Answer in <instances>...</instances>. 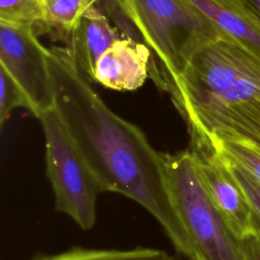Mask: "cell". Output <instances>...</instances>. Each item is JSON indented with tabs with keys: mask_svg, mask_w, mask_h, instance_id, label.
Here are the masks:
<instances>
[{
	"mask_svg": "<svg viewBox=\"0 0 260 260\" xmlns=\"http://www.w3.org/2000/svg\"><path fill=\"white\" fill-rule=\"evenodd\" d=\"M220 156L224 160L230 173L232 174L234 179L237 181V183L243 190L249 202V205L252 209V212L255 218L256 230L260 231V183H258L255 179H253L247 172H245L238 165L226 159L221 154Z\"/></svg>",
	"mask_w": 260,
	"mask_h": 260,
	"instance_id": "cell-17",
	"label": "cell"
},
{
	"mask_svg": "<svg viewBox=\"0 0 260 260\" xmlns=\"http://www.w3.org/2000/svg\"><path fill=\"white\" fill-rule=\"evenodd\" d=\"M120 36L96 5L88 8L72 31L67 47L80 71L93 78L98 60Z\"/></svg>",
	"mask_w": 260,
	"mask_h": 260,
	"instance_id": "cell-11",
	"label": "cell"
},
{
	"mask_svg": "<svg viewBox=\"0 0 260 260\" xmlns=\"http://www.w3.org/2000/svg\"><path fill=\"white\" fill-rule=\"evenodd\" d=\"M255 13L260 17V0H245Z\"/></svg>",
	"mask_w": 260,
	"mask_h": 260,
	"instance_id": "cell-19",
	"label": "cell"
},
{
	"mask_svg": "<svg viewBox=\"0 0 260 260\" xmlns=\"http://www.w3.org/2000/svg\"><path fill=\"white\" fill-rule=\"evenodd\" d=\"M244 260H260V231L241 240Z\"/></svg>",
	"mask_w": 260,
	"mask_h": 260,
	"instance_id": "cell-18",
	"label": "cell"
},
{
	"mask_svg": "<svg viewBox=\"0 0 260 260\" xmlns=\"http://www.w3.org/2000/svg\"><path fill=\"white\" fill-rule=\"evenodd\" d=\"M225 37L260 57V17L245 0H186Z\"/></svg>",
	"mask_w": 260,
	"mask_h": 260,
	"instance_id": "cell-9",
	"label": "cell"
},
{
	"mask_svg": "<svg viewBox=\"0 0 260 260\" xmlns=\"http://www.w3.org/2000/svg\"><path fill=\"white\" fill-rule=\"evenodd\" d=\"M161 156L170 199L195 260H244L242 242L208 196L192 151L161 152Z\"/></svg>",
	"mask_w": 260,
	"mask_h": 260,
	"instance_id": "cell-4",
	"label": "cell"
},
{
	"mask_svg": "<svg viewBox=\"0 0 260 260\" xmlns=\"http://www.w3.org/2000/svg\"><path fill=\"white\" fill-rule=\"evenodd\" d=\"M151 53L149 76L168 93L194 55L225 37L186 0H113Z\"/></svg>",
	"mask_w": 260,
	"mask_h": 260,
	"instance_id": "cell-3",
	"label": "cell"
},
{
	"mask_svg": "<svg viewBox=\"0 0 260 260\" xmlns=\"http://www.w3.org/2000/svg\"><path fill=\"white\" fill-rule=\"evenodd\" d=\"M0 127L2 128L10 113L18 107L29 111V103L20 86L13 80L11 75L0 66Z\"/></svg>",
	"mask_w": 260,
	"mask_h": 260,
	"instance_id": "cell-16",
	"label": "cell"
},
{
	"mask_svg": "<svg viewBox=\"0 0 260 260\" xmlns=\"http://www.w3.org/2000/svg\"><path fill=\"white\" fill-rule=\"evenodd\" d=\"M46 146V173L51 183L57 211L68 215L83 230L96 221L101 186L72 142L57 109L39 118Z\"/></svg>",
	"mask_w": 260,
	"mask_h": 260,
	"instance_id": "cell-5",
	"label": "cell"
},
{
	"mask_svg": "<svg viewBox=\"0 0 260 260\" xmlns=\"http://www.w3.org/2000/svg\"><path fill=\"white\" fill-rule=\"evenodd\" d=\"M190 137L244 138L260 143V99L232 105L187 126Z\"/></svg>",
	"mask_w": 260,
	"mask_h": 260,
	"instance_id": "cell-10",
	"label": "cell"
},
{
	"mask_svg": "<svg viewBox=\"0 0 260 260\" xmlns=\"http://www.w3.org/2000/svg\"><path fill=\"white\" fill-rule=\"evenodd\" d=\"M150 58L144 43L120 37L98 60L92 80L118 91L135 90L149 76Z\"/></svg>",
	"mask_w": 260,
	"mask_h": 260,
	"instance_id": "cell-8",
	"label": "cell"
},
{
	"mask_svg": "<svg viewBox=\"0 0 260 260\" xmlns=\"http://www.w3.org/2000/svg\"><path fill=\"white\" fill-rule=\"evenodd\" d=\"M49 63L57 112L103 192L140 204L158 221L175 250L195 260L170 199L161 152L138 126L108 107L67 47L50 48Z\"/></svg>",
	"mask_w": 260,
	"mask_h": 260,
	"instance_id": "cell-1",
	"label": "cell"
},
{
	"mask_svg": "<svg viewBox=\"0 0 260 260\" xmlns=\"http://www.w3.org/2000/svg\"><path fill=\"white\" fill-rule=\"evenodd\" d=\"M49 58L35 26L0 22V66L20 86L37 119L56 108Z\"/></svg>",
	"mask_w": 260,
	"mask_h": 260,
	"instance_id": "cell-6",
	"label": "cell"
},
{
	"mask_svg": "<svg viewBox=\"0 0 260 260\" xmlns=\"http://www.w3.org/2000/svg\"><path fill=\"white\" fill-rule=\"evenodd\" d=\"M168 93L187 126L225 107L260 99V57L221 37L194 55Z\"/></svg>",
	"mask_w": 260,
	"mask_h": 260,
	"instance_id": "cell-2",
	"label": "cell"
},
{
	"mask_svg": "<svg viewBox=\"0 0 260 260\" xmlns=\"http://www.w3.org/2000/svg\"><path fill=\"white\" fill-rule=\"evenodd\" d=\"M100 0H43L44 19L41 25L47 32L68 43L83 13ZM40 25V26H41Z\"/></svg>",
	"mask_w": 260,
	"mask_h": 260,
	"instance_id": "cell-12",
	"label": "cell"
},
{
	"mask_svg": "<svg viewBox=\"0 0 260 260\" xmlns=\"http://www.w3.org/2000/svg\"><path fill=\"white\" fill-rule=\"evenodd\" d=\"M43 19V0H0V22L40 26Z\"/></svg>",
	"mask_w": 260,
	"mask_h": 260,
	"instance_id": "cell-15",
	"label": "cell"
},
{
	"mask_svg": "<svg viewBox=\"0 0 260 260\" xmlns=\"http://www.w3.org/2000/svg\"><path fill=\"white\" fill-rule=\"evenodd\" d=\"M32 260H174L166 251L136 247L133 249H89L74 247L61 253L40 256Z\"/></svg>",
	"mask_w": 260,
	"mask_h": 260,
	"instance_id": "cell-13",
	"label": "cell"
},
{
	"mask_svg": "<svg viewBox=\"0 0 260 260\" xmlns=\"http://www.w3.org/2000/svg\"><path fill=\"white\" fill-rule=\"evenodd\" d=\"M195 158L200 180L234 235L242 240L257 232L249 202L224 160L210 141L191 138L189 148Z\"/></svg>",
	"mask_w": 260,
	"mask_h": 260,
	"instance_id": "cell-7",
	"label": "cell"
},
{
	"mask_svg": "<svg viewBox=\"0 0 260 260\" xmlns=\"http://www.w3.org/2000/svg\"><path fill=\"white\" fill-rule=\"evenodd\" d=\"M203 138L208 139L223 157L238 165L260 183V143L237 137Z\"/></svg>",
	"mask_w": 260,
	"mask_h": 260,
	"instance_id": "cell-14",
	"label": "cell"
}]
</instances>
